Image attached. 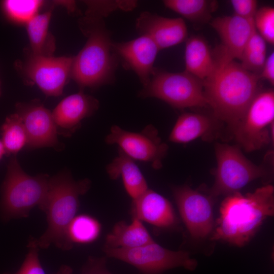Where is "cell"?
I'll use <instances>...</instances> for the list:
<instances>
[{"instance_id":"obj_18","label":"cell","mask_w":274,"mask_h":274,"mask_svg":"<svg viewBox=\"0 0 274 274\" xmlns=\"http://www.w3.org/2000/svg\"><path fill=\"white\" fill-rule=\"evenodd\" d=\"M131 213L132 218L159 228H172L177 223L170 202L161 195L149 189L140 197L132 200Z\"/></svg>"},{"instance_id":"obj_15","label":"cell","mask_w":274,"mask_h":274,"mask_svg":"<svg viewBox=\"0 0 274 274\" xmlns=\"http://www.w3.org/2000/svg\"><path fill=\"white\" fill-rule=\"evenodd\" d=\"M136 27L141 35L151 38L159 50L187 40V27L182 18L164 17L145 11L136 19Z\"/></svg>"},{"instance_id":"obj_29","label":"cell","mask_w":274,"mask_h":274,"mask_svg":"<svg viewBox=\"0 0 274 274\" xmlns=\"http://www.w3.org/2000/svg\"><path fill=\"white\" fill-rule=\"evenodd\" d=\"M27 247L28 252L19 269L14 273L3 274H46L39 258V248L36 239L31 237L29 240Z\"/></svg>"},{"instance_id":"obj_1","label":"cell","mask_w":274,"mask_h":274,"mask_svg":"<svg viewBox=\"0 0 274 274\" xmlns=\"http://www.w3.org/2000/svg\"><path fill=\"white\" fill-rule=\"evenodd\" d=\"M213 54L216 66L212 75L203 81L204 94L215 117L234 131L259 92L261 79L244 68L222 46Z\"/></svg>"},{"instance_id":"obj_9","label":"cell","mask_w":274,"mask_h":274,"mask_svg":"<svg viewBox=\"0 0 274 274\" xmlns=\"http://www.w3.org/2000/svg\"><path fill=\"white\" fill-rule=\"evenodd\" d=\"M274 121V92H258L233 131L235 138L248 152L261 149L272 137Z\"/></svg>"},{"instance_id":"obj_8","label":"cell","mask_w":274,"mask_h":274,"mask_svg":"<svg viewBox=\"0 0 274 274\" xmlns=\"http://www.w3.org/2000/svg\"><path fill=\"white\" fill-rule=\"evenodd\" d=\"M108 257L116 258L135 267L142 274H161L167 269L182 267L193 270L197 261L183 251H172L154 241L131 249L104 247Z\"/></svg>"},{"instance_id":"obj_34","label":"cell","mask_w":274,"mask_h":274,"mask_svg":"<svg viewBox=\"0 0 274 274\" xmlns=\"http://www.w3.org/2000/svg\"><path fill=\"white\" fill-rule=\"evenodd\" d=\"M6 151L4 145L0 139V161L3 158V156L6 155Z\"/></svg>"},{"instance_id":"obj_7","label":"cell","mask_w":274,"mask_h":274,"mask_svg":"<svg viewBox=\"0 0 274 274\" xmlns=\"http://www.w3.org/2000/svg\"><path fill=\"white\" fill-rule=\"evenodd\" d=\"M215 150L217 167L211 190L214 196L238 192L266 173L264 168L248 160L237 147L217 143Z\"/></svg>"},{"instance_id":"obj_11","label":"cell","mask_w":274,"mask_h":274,"mask_svg":"<svg viewBox=\"0 0 274 274\" xmlns=\"http://www.w3.org/2000/svg\"><path fill=\"white\" fill-rule=\"evenodd\" d=\"M73 58L31 53L23 63L22 71L46 96H59L71 78Z\"/></svg>"},{"instance_id":"obj_22","label":"cell","mask_w":274,"mask_h":274,"mask_svg":"<svg viewBox=\"0 0 274 274\" xmlns=\"http://www.w3.org/2000/svg\"><path fill=\"white\" fill-rule=\"evenodd\" d=\"M213 121L204 115L185 113L177 119L169 136L170 142L187 143L207 134L213 127Z\"/></svg>"},{"instance_id":"obj_17","label":"cell","mask_w":274,"mask_h":274,"mask_svg":"<svg viewBox=\"0 0 274 274\" xmlns=\"http://www.w3.org/2000/svg\"><path fill=\"white\" fill-rule=\"evenodd\" d=\"M210 24L218 34L222 46L228 55L234 59L240 60L246 43L256 29L253 19L233 14L216 17Z\"/></svg>"},{"instance_id":"obj_31","label":"cell","mask_w":274,"mask_h":274,"mask_svg":"<svg viewBox=\"0 0 274 274\" xmlns=\"http://www.w3.org/2000/svg\"><path fill=\"white\" fill-rule=\"evenodd\" d=\"M266 58V52H244L240 59V63L247 71L259 76Z\"/></svg>"},{"instance_id":"obj_30","label":"cell","mask_w":274,"mask_h":274,"mask_svg":"<svg viewBox=\"0 0 274 274\" xmlns=\"http://www.w3.org/2000/svg\"><path fill=\"white\" fill-rule=\"evenodd\" d=\"M105 257H89L82 268L80 274H112L107 269ZM71 267L62 265L56 272L53 274H72Z\"/></svg>"},{"instance_id":"obj_16","label":"cell","mask_w":274,"mask_h":274,"mask_svg":"<svg viewBox=\"0 0 274 274\" xmlns=\"http://www.w3.org/2000/svg\"><path fill=\"white\" fill-rule=\"evenodd\" d=\"M99 105L97 99L82 90L63 98L52 112L58 134L71 136L80 127L81 121L93 115Z\"/></svg>"},{"instance_id":"obj_27","label":"cell","mask_w":274,"mask_h":274,"mask_svg":"<svg viewBox=\"0 0 274 274\" xmlns=\"http://www.w3.org/2000/svg\"><path fill=\"white\" fill-rule=\"evenodd\" d=\"M43 2L37 0H8L4 3L6 14L16 22L26 24L38 14Z\"/></svg>"},{"instance_id":"obj_2","label":"cell","mask_w":274,"mask_h":274,"mask_svg":"<svg viewBox=\"0 0 274 274\" xmlns=\"http://www.w3.org/2000/svg\"><path fill=\"white\" fill-rule=\"evenodd\" d=\"M274 213V188L268 185L252 193L236 192L221 203L217 227L212 237L238 247L247 244L264 220Z\"/></svg>"},{"instance_id":"obj_12","label":"cell","mask_w":274,"mask_h":274,"mask_svg":"<svg viewBox=\"0 0 274 274\" xmlns=\"http://www.w3.org/2000/svg\"><path fill=\"white\" fill-rule=\"evenodd\" d=\"M16 109L26 130L27 149L51 147L58 151L63 149L57 138L52 112L38 100L18 103Z\"/></svg>"},{"instance_id":"obj_3","label":"cell","mask_w":274,"mask_h":274,"mask_svg":"<svg viewBox=\"0 0 274 274\" xmlns=\"http://www.w3.org/2000/svg\"><path fill=\"white\" fill-rule=\"evenodd\" d=\"M103 17L86 12L80 27L87 37L79 53L74 56L71 78L82 90L109 83L113 79L118 57L113 51L110 34Z\"/></svg>"},{"instance_id":"obj_21","label":"cell","mask_w":274,"mask_h":274,"mask_svg":"<svg viewBox=\"0 0 274 274\" xmlns=\"http://www.w3.org/2000/svg\"><path fill=\"white\" fill-rule=\"evenodd\" d=\"M154 241L142 222L132 218L130 224L121 221L116 223L106 237L105 247L131 249Z\"/></svg>"},{"instance_id":"obj_26","label":"cell","mask_w":274,"mask_h":274,"mask_svg":"<svg viewBox=\"0 0 274 274\" xmlns=\"http://www.w3.org/2000/svg\"><path fill=\"white\" fill-rule=\"evenodd\" d=\"M101 225L95 218L86 214L76 216L70 223L67 230L70 242L87 244L94 242L100 235Z\"/></svg>"},{"instance_id":"obj_14","label":"cell","mask_w":274,"mask_h":274,"mask_svg":"<svg viewBox=\"0 0 274 274\" xmlns=\"http://www.w3.org/2000/svg\"><path fill=\"white\" fill-rule=\"evenodd\" d=\"M112 47L124 66L132 70L145 87L155 70L154 63L159 51L154 41L149 37L142 35L129 41L113 43Z\"/></svg>"},{"instance_id":"obj_4","label":"cell","mask_w":274,"mask_h":274,"mask_svg":"<svg viewBox=\"0 0 274 274\" xmlns=\"http://www.w3.org/2000/svg\"><path fill=\"white\" fill-rule=\"evenodd\" d=\"M90 186L89 180L75 181L67 170L50 178L42 209L46 214L48 226L43 234L36 239L39 249H46L52 244L64 250L73 247L67 238V228L78 210L80 196L86 193Z\"/></svg>"},{"instance_id":"obj_24","label":"cell","mask_w":274,"mask_h":274,"mask_svg":"<svg viewBox=\"0 0 274 274\" xmlns=\"http://www.w3.org/2000/svg\"><path fill=\"white\" fill-rule=\"evenodd\" d=\"M163 3L166 8L197 23L210 21L217 6L216 1L208 0H165Z\"/></svg>"},{"instance_id":"obj_32","label":"cell","mask_w":274,"mask_h":274,"mask_svg":"<svg viewBox=\"0 0 274 274\" xmlns=\"http://www.w3.org/2000/svg\"><path fill=\"white\" fill-rule=\"evenodd\" d=\"M231 4L234 14L239 17L251 19L257 10V2L255 0H231Z\"/></svg>"},{"instance_id":"obj_13","label":"cell","mask_w":274,"mask_h":274,"mask_svg":"<svg viewBox=\"0 0 274 274\" xmlns=\"http://www.w3.org/2000/svg\"><path fill=\"white\" fill-rule=\"evenodd\" d=\"M175 200L191 235L204 238L213 227L212 205L209 198L188 186L174 187Z\"/></svg>"},{"instance_id":"obj_23","label":"cell","mask_w":274,"mask_h":274,"mask_svg":"<svg viewBox=\"0 0 274 274\" xmlns=\"http://www.w3.org/2000/svg\"><path fill=\"white\" fill-rule=\"evenodd\" d=\"M52 11L53 8L38 13L25 24L31 53L34 55L52 56L55 41L49 31Z\"/></svg>"},{"instance_id":"obj_33","label":"cell","mask_w":274,"mask_h":274,"mask_svg":"<svg viewBox=\"0 0 274 274\" xmlns=\"http://www.w3.org/2000/svg\"><path fill=\"white\" fill-rule=\"evenodd\" d=\"M260 79L268 81L270 84H274V52H272L266 58L261 73L259 75Z\"/></svg>"},{"instance_id":"obj_19","label":"cell","mask_w":274,"mask_h":274,"mask_svg":"<svg viewBox=\"0 0 274 274\" xmlns=\"http://www.w3.org/2000/svg\"><path fill=\"white\" fill-rule=\"evenodd\" d=\"M106 169L111 179L122 178L125 190L132 200L149 189L146 179L133 159L120 149L118 155L107 165Z\"/></svg>"},{"instance_id":"obj_25","label":"cell","mask_w":274,"mask_h":274,"mask_svg":"<svg viewBox=\"0 0 274 274\" xmlns=\"http://www.w3.org/2000/svg\"><path fill=\"white\" fill-rule=\"evenodd\" d=\"M1 140L8 155H16L26 146L27 136L21 117L16 113L8 116L0 130Z\"/></svg>"},{"instance_id":"obj_28","label":"cell","mask_w":274,"mask_h":274,"mask_svg":"<svg viewBox=\"0 0 274 274\" xmlns=\"http://www.w3.org/2000/svg\"><path fill=\"white\" fill-rule=\"evenodd\" d=\"M253 21L255 28L266 42L274 44V9L265 6L257 9Z\"/></svg>"},{"instance_id":"obj_10","label":"cell","mask_w":274,"mask_h":274,"mask_svg":"<svg viewBox=\"0 0 274 274\" xmlns=\"http://www.w3.org/2000/svg\"><path fill=\"white\" fill-rule=\"evenodd\" d=\"M105 141L109 145H117L119 149L133 159L150 162L155 169L161 167L162 159L167 150V145L161 141L157 130L151 125L140 132L114 125Z\"/></svg>"},{"instance_id":"obj_5","label":"cell","mask_w":274,"mask_h":274,"mask_svg":"<svg viewBox=\"0 0 274 274\" xmlns=\"http://www.w3.org/2000/svg\"><path fill=\"white\" fill-rule=\"evenodd\" d=\"M50 178L47 174L28 175L21 168L16 155L12 156L1 187L0 211L3 219L7 221L26 218L36 206L42 210Z\"/></svg>"},{"instance_id":"obj_20","label":"cell","mask_w":274,"mask_h":274,"mask_svg":"<svg viewBox=\"0 0 274 274\" xmlns=\"http://www.w3.org/2000/svg\"><path fill=\"white\" fill-rule=\"evenodd\" d=\"M185 71L202 81L213 73L216 66L214 54L203 38L193 36L186 40Z\"/></svg>"},{"instance_id":"obj_6","label":"cell","mask_w":274,"mask_h":274,"mask_svg":"<svg viewBox=\"0 0 274 274\" xmlns=\"http://www.w3.org/2000/svg\"><path fill=\"white\" fill-rule=\"evenodd\" d=\"M139 95L160 99L177 109L208 105L203 81L186 71L170 73L155 68L149 83Z\"/></svg>"}]
</instances>
